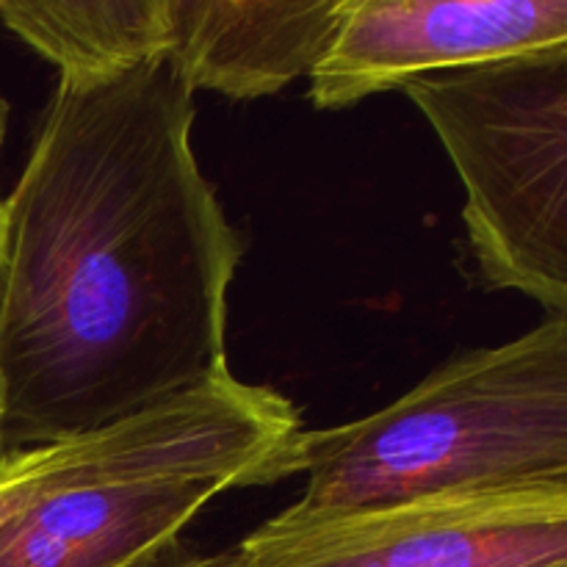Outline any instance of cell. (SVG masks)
<instances>
[{
	"label": "cell",
	"mask_w": 567,
	"mask_h": 567,
	"mask_svg": "<svg viewBox=\"0 0 567 567\" xmlns=\"http://www.w3.org/2000/svg\"><path fill=\"white\" fill-rule=\"evenodd\" d=\"M166 59L55 86L3 199L0 452L114 426L227 374L244 244Z\"/></svg>",
	"instance_id": "cell-1"
},
{
	"label": "cell",
	"mask_w": 567,
	"mask_h": 567,
	"mask_svg": "<svg viewBox=\"0 0 567 567\" xmlns=\"http://www.w3.org/2000/svg\"><path fill=\"white\" fill-rule=\"evenodd\" d=\"M286 471L305 474L299 513L567 487V316L454 354L365 419L299 432Z\"/></svg>",
	"instance_id": "cell-2"
},
{
	"label": "cell",
	"mask_w": 567,
	"mask_h": 567,
	"mask_svg": "<svg viewBox=\"0 0 567 567\" xmlns=\"http://www.w3.org/2000/svg\"><path fill=\"white\" fill-rule=\"evenodd\" d=\"M302 432L286 396L227 374L83 435L0 526V567H144L221 493L288 480Z\"/></svg>",
	"instance_id": "cell-3"
},
{
	"label": "cell",
	"mask_w": 567,
	"mask_h": 567,
	"mask_svg": "<svg viewBox=\"0 0 567 567\" xmlns=\"http://www.w3.org/2000/svg\"><path fill=\"white\" fill-rule=\"evenodd\" d=\"M465 188L482 282L567 316V44L410 81Z\"/></svg>",
	"instance_id": "cell-4"
},
{
	"label": "cell",
	"mask_w": 567,
	"mask_h": 567,
	"mask_svg": "<svg viewBox=\"0 0 567 567\" xmlns=\"http://www.w3.org/2000/svg\"><path fill=\"white\" fill-rule=\"evenodd\" d=\"M230 567H567V487L288 507L233 548Z\"/></svg>",
	"instance_id": "cell-5"
},
{
	"label": "cell",
	"mask_w": 567,
	"mask_h": 567,
	"mask_svg": "<svg viewBox=\"0 0 567 567\" xmlns=\"http://www.w3.org/2000/svg\"><path fill=\"white\" fill-rule=\"evenodd\" d=\"M567 44V0H341L310 100L347 109L410 81Z\"/></svg>",
	"instance_id": "cell-6"
},
{
	"label": "cell",
	"mask_w": 567,
	"mask_h": 567,
	"mask_svg": "<svg viewBox=\"0 0 567 567\" xmlns=\"http://www.w3.org/2000/svg\"><path fill=\"white\" fill-rule=\"evenodd\" d=\"M341 0H169L166 61L197 92L277 94L310 75L336 31Z\"/></svg>",
	"instance_id": "cell-7"
},
{
	"label": "cell",
	"mask_w": 567,
	"mask_h": 567,
	"mask_svg": "<svg viewBox=\"0 0 567 567\" xmlns=\"http://www.w3.org/2000/svg\"><path fill=\"white\" fill-rule=\"evenodd\" d=\"M0 22L61 83H97L166 59L169 0H0Z\"/></svg>",
	"instance_id": "cell-8"
},
{
	"label": "cell",
	"mask_w": 567,
	"mask_h": 567,
	"mask_svg": "<svg viewBox=\"0 0 567 567\" xmlns=\"http://www.w3.org/2000/svg\"><path fill=\"white\" fill-rule=\"evenodd\" d=\"M233 551H219V554H208L199 551V548L186 546V543H177L175 548H169L166 554H161L158 559H153L150 565L144 567H230Z\"/></svg>",
	"instance_id": "cell-9"
},
{
	"label": "cell",
	"mask_w": 567,
	"mask_h": 567,
	"mask_svg": "<svg viewBox=\"0 0 567 567\" xmlns=\"http://www.w3.org/2000/svg\"><path fill=\"white\" fill-rule=\"evenodd\" d=\"M3 136H6V103L0 100V147H3Z\"/></svg>",
	"instance_id": "cell-10"
},
{
	"label": "cell",
	"mask_w": 567,
	"mask_h": 567,
	"mask_svg": "<svg viewBox=\"0 0 567 567\" xmlns=\"http://www.w3.org/2000/svg\"><path fill=\"white\" fill-rule=\"evenodd\" d=\"M0 247H3V197H0Z\"/></svg>",
	"instance_id": "cell-11"
},
{
	"label": "cell",
	"mask_w": 567,
	"mask_h": 567,
	"mask_svg": "<svg viewBox=\"0 0 567 567\" xmlns=\"http://www.w3.org/2000/svg\"><path fill=\"white\" fill-rule=\"evenodd\" d=\"M0 419H3V396H0Z\"/></svg>",
	"instance_id": "cell-12"
}]
</instances>
